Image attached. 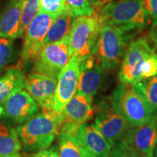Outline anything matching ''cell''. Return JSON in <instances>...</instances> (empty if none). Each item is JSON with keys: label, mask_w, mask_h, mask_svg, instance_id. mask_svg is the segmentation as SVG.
<instances>
[{"label": "cell", "mask_w": 157, "mask_h": 157, "mask_svg": "<svg viewBox=\"0 0 157 157\" xmlns=\"http://www.w3.org/2000/svg\"><path fill=\"white\" fill-rule=\"evenodd\" d=\"M149 38H150L151 42H152L153 45L154 46V50H156L157 52V23L151 25V28L149 31Z\"/></svg>", "instance_id": "obj_31"}, {"label": "cell", "mask_w": 157, "mask_h": 157, "mask_svg": "<svg viewBox=\"0 0 157 157\" xmlns=\"http://www.w3.org/2000/svg\"><path fill=\"white\" fill-rule=\"evenodd\" d=\"M26 78L18 68H10L0 78V104L6 101L15 90L24 89Z\"/></svg>", "instance_id": "obj_21"}, {"label": "cell", "mask_w": 157, "mask_h": 157, "mask_svg": "<svg viewBox=\"0 0 157 157\" xmlns=\"http://www.w3.org/2000/svg\"><path fill=\"white\" fill-rule=\"evenodd\" d=\"M63 122L61 111H43L17 127L25 148L36 151L47 149L58 135Z\"/></svg>", "instance_id": "obj_1"}, {"label": "cell", "mask_w": 157, "mask_h": 157, "mask_svg": "<svg viewBox=\"0 0 157 157\" xmlns=\"http://www.w3.org/2000/svg\"><path fill=\"white\" fill-rule=\"evenodd\" d=\"M92 103L93 99L76 93L61 111L63 122L60 131L77 132L82 125L93 117Z\"/></svg>", "instance_id": "obj_11"}, {"label": "cell", "mask_w": 157, "mask_h": 157, "mask_svg": "<svg viewBox=\"0 0 157 157\" xmlns=\"http://www.w3.org/2000/svg\"><path fill=\"white\" fill-rule=\"evenodd\" d=\"M15 46L13 39L0 37V73L14 60Z\"/></svg>", "instance_id": "obj_25"}, {"label": "cell", "mask_w": 157, "mask_h": 157, "mask_svg": "<svg viewBox=\"0 0 157 157\" xmlns=\"http://www.w3.org/2000/svg\"><path fill=\"white\" fill-rule=\"evenodd\" d=\"M75 17L69 10H66L56 15L51 24L44 40V45L62 40L69 36Z\"/></svg>", "instance_id": "obj_18"}, {"label": "cell", "mask_w": 157, "mask_h": 157, "mask_svg": "<svg viewBox=\"0 0 157 157\" xmlns=\"http://www.w3.org/2000/svg\"><path fill=\"white\" fill-rule=\"evenodd\" d=\"M31 157H60L59 152L55 147L49 149H44L33 155Z\"/></svg>", "instance_id": "obj_30"}, {"label": "cell", "mask_w": 157, "mask_h": 157, "mask_svg": "<svg viewBox=\"0 0 157 157\" xmlns=\"http://www.w3.org/2000/svg\"><path fill=\"white\" fill-rule=\"evenodd\" d=\"M3 108L2 106H0V118H1L2 114H3Z\"/></svg>", "instance_id": "obj_32"}, {"label": "cell", "mask_w": 157, "mask_h": 157, "mask_svg": "<svg viewBox=\"0 0 157 157\" xmlns=\"http://www.w3.org/2000/svg\"><path fill=\"white\" fill-rule=\"evenodd\" d=\"M56 15L39 13L29 25L24 34L19 66L35 60L44 47V40Z\"/></svg>", "instance_id": "obj_6"}, {"label": "cell", "mask_w": 157, "mask_h": 157, "mask_svg": "<svg viewBox=\"0 0 157 157\" xmlns=\"http://www.w3.org/2000/svg\"><path fill=\"white\" fill-rule=\"evenodd\" d=\"M100 29L98 15L75 17L68 38L71 58H75L81 63L95 56Z\"/></svg>", "instance_id": "obj_4"}, {"label": "cell", "mask_w": 157, "mask_h": 157, "mask_svg": "<svg viewBox=\"0 0 157 157\" xmlns=\"http://www.w3.org/2000/svg\"><path fill=\"white\" fill-rule=\"evenodd\" d=\"M39 13L56 15L68 9L66 0H39Z\"/></svg>", "instance_id": "obj_26"}, {"label": "cell", "mask_w": 157, "mask_h": 157, "mask_svg": "<svg viewBox=\"0 0 157 157\" xmlns=\"http://www.w3.org/2000/svg\"><path fill=\"white\" fill-rule=\"evenodd\" d=\"M21 147L17 129L0 124V157H21Z\"/></svg>", "instance_id": "obj_19"}, {"label": "cell", "mask_w": 157, "mask_h": 157, "mask_svg": "<svg viewBox=\"0 0 157 157\" xmlns=\"http://www.w3.org/2000/svg\"><path fill=\"white\" fill-rule=\"evenodd\" d=\"M156 117H157V115H156Z\"/></svg>", "instance_id": "obj_33"}, {"label": "cell", "mask_w": 157, "mask_h": 157, "mask_svg": "<svg viewBox=\"0 0 157 157\" xmlns=\"http://www.w3.org/2000/svg\"><path fill=\"white\" fill-rule=\"evenodd\" d=\"M143 5L148 12L151 25L157 23V0H143Z\"/></svg>", "instance_id": "obj_29"}, {"label": "cell", "mask_w": 157, "mask_h": 157, "mask_svg": "<svg viewBox=\"0 0 157 157\" xmlns=\"http://www.w3.org/2000/svg\"><path fill=\"white\" fill-rule=\"evenodd\" d=\"M94 125L112 147L123 140L131 128L106 102H102L97 106Z\"/></svg>", "instance_id": "obj_8"}, {"label": "cell", "mask_w": 157, "mask_h": 157, "mask_svg": "<svg viewBox=\"0 0 157 157\" xmlns=\"http://www.w3.org/2000/svg\"><path fill=\"white\" fill-rule=\"evenodd\" d=\"M110 157H139L136 153L127 144L124 140H121L112 147Z\"/></svg>", "instance_id": "obj_28"}, {"label": "cell", "mask_w": 157, "mask_h": 157, "mask_svg": "<svg viewBox=\"0 0 157 157\" xmlns=\"http://www.w3.org/2000/svg\"><path fill=\"white\" fill-rule=\"evenodd\" d=\"M140 74L142 79L157 75V53L154 49L143 61L140 68Z\"/></svg>", "instance_id": "obj_27"}, {"label": "cell", "mask_w": 157, "mask_h": 157, "mask_svg": "<svg viewBox=\"0 0 157 157\" xmlns=\"http://www.w3.org/2000/svg\"><path fill=\"white\" fill-rule=\"evenodd\" d=\"M95 0H66L68 10L75 17L98 15V12L95 9L99 2L98 3H95Z\"/></svg>", "instance_id": "obj_24"}, {"label": "cell", "mask_w": 157, "mask_h": 157, "mask_svg": "<svg viewBox=\"0 0 157 157\" xmlns=\"http://www.w3.org/2000/svg\"><path fill=\"white\" fill-rule=\"evenodd\" d=\"M68 38L44 45L34 60V72L58 78L71 59Z\"/></svg>", "instance_id": "obj_7"}, {"label": "cell", "mask_w": 157, "mask_h": 157, "mask_svg": "<svg viewBox=\"0 0 157 157\" xmlns=\"http://www.w3.org/2000/svg\"><path fill=\"white\" fill-rule=\"evenodd\" d=\"M58 78L33 72L25 82V90L44 111H52Z\"/></svg>", "instance_id": "obj_12"}, {"label": "cell", "mask_w": 157, "mask_h": 157, "mask_svg": "<svg viewBox=\"0 0 157 157\" xmlns=\"http://www.w3.org/2000/svg\"><path fill=\"white\" fill-rule=\"evenodd\" d=\"M100 21H106L127 32L146 28L151 21L143 0H119L104 5L98 13Z\"/></svg>", "instance_id": "obj_2"}, {"label": "cell", "mask_w": 157, "mask_h": 157, "mask_svg": "<svg viewBox=\"0 0 157 157\" xmlns=\"http://www.w3.org/2000/svg\"><path fill=\"white\" fill-rule=\"evenodd\" d=\"M110 103L131 127L142 125L155 116L143 96L132 84L118 85L110 97Z\"/></svg>", "instance_id": "obj_3"}, {"label": "cell", "mask_w": 157, "mask_h": 157, "mask_svg": "<svg viewBox=\"0 0 157 157\" xmlns=\"http://www.w3.org/2000/svg\"><path fill=\"white\" fill-rule=\"evenodd\" d=\"M22 0H11L0 13V37L14 39L21 37Z\"/></svg>", "instance_id": "obj_17"}, {"label": "cell", "mask_w": 157, "mask_h": 157, "mask_svg": "<svg viewBox=\"0 0 157 157\" xmlns=\"http://www.w3.org/2000/svg\"><path fill=\"white\" fill-rule=\"evenodd\" d=\"M39 12V0H22L21 14V37L24 36L25 31Z\"/></svg>", "instance_id": "obj_23"}, {"label": "cell", "mask_w": 157, "mask_h": 157, "mask_svg": "<svg viewBox=\"0 0 157 157\" xmlns=\"http://www.w3.org/2000/svg\"><path fill=\"white\" fill-rule=\"evenodd\" d=\"M143 96L154 115H157V75L133 85Z\"/></svg>", "instance_id": "obj_22"}, {"label": "cell", "mask_w": 157, "mask_h": 157, "mask_svg": "<svg viewBox=\"0 0 157 157\" xmlns=\"http://www.w3.org/2000/svg\"><path fill=\"white\" fill-rule=\"evenodd\" d=\"M80 74V63L71 58L58 76V84L52 111H61L76 93Z\"/></svg>", "instance_id": "obj_14"}, {"label": "cell", "mask_w": 157, "mask_h": 157, "mask_svg": "<svg viewBox=\"0 0 157 157\" xmlns=\"http://www.w3.org/2000/svg\"><path fill=\"white\" fill-rule=\"evenodd\" d=\"M154 49L146 38H139L129 44L121 62L119 79L121 83L135 85L142 81L140 68L143 61Z\"/></svg>", "instance_id": "obj_9"}, {"label": "cell", "mask_w": 157, "mask_h": 157, "mask_svg": "<svg viewBox=\"0 0 157 157\" xmlns=\"http://www.w3.org/2000/svg\"><path fill=\"white\" fill-rule=\"evenodd\" d=\"M76 137L90 157H110L112 146L94 124H84Z\"/></svg>", "instance_id": "obj_16"}, {"label": "cell", "mask_w": 157, "mask_h": 157, "mask_svg": "<svg viewBox=\"0 0 157 157\" xmlns=\"http://www.w3.org/2000/svg\"><path fill=\"white\" fill-rule=\"evenodd\" d=\"M4 117L18 124L26 122L38 112V105L26 90H15L2 103Z\"/></svg>", "instance_id": "obj_13"}, {"label": "cell", "mask_w": 157, "mask_h": 157, "mask_svg": "<svg viewBox=\"0 0 157 157\" xmlns=\"http://www.w3.org/2000/svg\"><path fill=\"white\" fill-rule=\"evenodd\" d=\"M60 157H90L76 137V132L60 131L58 133Z\"/></svg>", "instance_id": "obj_20"}, {"label": "cell", "mask_w": 157, "mask_h": 157, "mask_svg": "<svg viewBox=\"0 0 157 157\" xmlns=\"http://www.w3.org/2000/svg\"><path fill=\"white\" fill-rule=\"evenodd\" d=\"M101 29L96 46V59L103 70L113 71L126 53L125 32L106 21H100Z\"/></svg>", "instance_id": "obj_5"}, {"label": "cell", "mask_w": 157, "mask_h": 157, "mask_svg": "<svg viewBox=\"0 0 157 157\" xmlns=\"http://www.w3.org/2000/svg\"><path fill=\"white\" fill-rule=\"evenodd\" d=\"M103 69L95 56L80 63V74L76 93L93 99L103 82Z\"/></svg>", "instance_id": "obj_15"}, {"label": "cell", "mask_w": 157, "mask_h": 157, "mask_svg": "<svg viewBox=\"0 0 157 157\" xmlns=\"http://www.w3.org/2000/svg\"><path fill=\"white\" fill-rule=\"evenodd\" d=\"M124 140L139 157H154L157 146V117L142 125L131 127Z\"/></svg>", "instance_id": "obj_10"}]
</instances>
